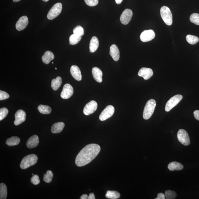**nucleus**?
I'll return each mask as SVG.
<instances>
[{"instance_id":"22","label":"nucleus","mask_w":199,"mask_h":199,"mask_svg":"<svg viewBox=\"0 0 199 199\" xmlns=\"http://www.w3.org/2000/svg\"><path fill=\"white\" fill-rule=\"evenodd\" d=\"M54 59V54L50 51H47L42 56V59L44 64H48Z\"/></svg>"},{"instance_id":"21","label":"nucleus","mask_w":199,"mask_h":199,"mask_svg":"<svg viewBox=\"0 0 199 199\" xmlns=\"http://www.w3.org/2000/svg\"><path fill=\"white\" fill-rule=\"evenodd\" d=\"M65 126V124L63 122H57L54 124L51 127V132L53 134L59 133L62 131Z\"/></svg>"},{"instance_id":"35","label":"nucleus","mask_w":199,"mask_h":199,"mask_svg":"<svg viewBox=\"0 0 199 199\" xmlns=\"http://www.w3.org/2000/svg\"><path fill=\"white\" fill-rule=\"evenodd\" d=\"M8 110L5 107L0 109V121L2 120L7 116L8 113Z\"/></svg>"},{"instance_id":"26","label":"nucleus","mask_w":199,"mask_h":199,"mask_svg":"<svg viewBox=\"0 0 199 199\" xmlns=\"http://www.w3.org/2000/svg\"><path fill=\"white\" fill-rule=\"evenodd\" d=\"M7 194V188L6 184L1 183L0 184V199H6Z\"/></svg>"},{"instance_id":"16","label":"nucleus","mask_w":199,"mask_h":199,"mask_svg":"<svg viewBox=\"0 0 199 199\" xmlns=\"http://www.w3.org/2000/svg\"><path fill=\"white\" fill-rule=\"evenodd\" d=\"M71 75L75 80L80 81L82 79L81 72L79 68L76 65L72 66L70 69Z\"/></svg>"},{"instance_id":"43","label":"nucleus","mask_w":199,"mask_h":199,"mask_svg":"<svg viewBox=\"0 0 199 199\" xmlns=\"http://www.w3.org/2000/svg\"><path fill=\"white\" fill-rule=\"evenodd\" d=\"M115 1L116 3H117V4H120L121 3L123 0H115Z\"/></svg>"},{"instance_id":"3","label":"nucleus","mask_w":199,"mask_h":199,"mask_svg":"<svg viewBox=\"0 0 199 199\" xmlns=\"http://www.w3.org/2000/svg\"><path fill=\"white\" fill-rule=\"evenodd\" d=\"M156 106V102L154 99L149 100L147 102L143 114L144 119L148 120L151 117Z\"/></svg>"},{"instance_id":"46","label":"nucleus","mask_w":199,"mask_h":199,"mask_svg":"<svg viewBox=\"0 0 199 199\" xmlns=\"http://www.w3.org/2000/svg\"><path fill=\"white\" fill-rule=\"evenodd\" d=\"M55 69H57V68H55Z\"/></svg>"},{"instance_id":"42","label":"nucleus","mask_w":199,"mask_h":199,"mask_svg":"<svg viewBox=\"0 0 199 199\" xmlns=\"http://www.w3.org/2000/svg\"><path fill=\"white\" fill-rule=\"evenodd\" d=\"M88 195L86 194H83L80 197V199H88Z\"/></svg>"},{"instance_id":"45","label":"nucleus","mask_w":199,"mask_h":199,"mask_svg":"<svg viewBox=\"0 0 199 199\" xmlns=\"http://www.w3.org/2000/svg\"><path fill=\"white\" fill-rule=\"evenodd\" d=\"M42 1H43L44 2H48L49 1V0H42Z\"/></svg>"},{"instance_id":"4","label":"nucleus","mask_w":199,"mask_h":199,"mask_svg":"<svg viewBox=\"0 0 199 199\" xmlns=\"http://www.w3.org/2000/svg\"><path fill=\"white\" fill-rule=\"evenodd\" d=\"M160 15L165 23L167 25L170 26L173 23V17L171 12L169 8L163 6L161 8Z\"/></svg>"},{"instance_id":"2","label":"nucleus","mask_w":199,"mask_h":199,"mask_svg":"<svg viewBox=\"0 0 199 199\" xmlns=\"http://www.w3.org/2000/svg\"><path fill=\"white\" fill-rule=\"evenodd\" d=\"M37 160L38 157L36 155L33 154L28 155L22 160L20 167L22 169H25L36 164Z\"/></svg>"},{"instance_id":"32","label":"nucleus","mask_w":199,"mask_h":199,"mask_svg":"<svg viewBox=\"0 0 199 199\" xmlns=\"http://www.w3.org/2000/svg\"><path fill=\"white\" fill-rule=\"evenodd\" d=\"M165 196L167 199H175L177 197V194L174 191L168 190L165 192Z\"/></svg>"},{"instance_id":"24","label":"nucleus","mask_w":199,"mask_h":199,"mask_svg":"<svg viewBox=\"0 0 199 199\" xmlns=\"http://www.w3.org/2000/svg\"><path fill=\"white\" fill-rule=\"evenodd\" d=\"M62 83V78L59 76H58L56 79H54L52 80L51 87L54 90L56 91L61 86Z\"/></svg>"},{"instance_id":"20","label":"nucleus","mask_w":199,"mask_h":199,"mask_svg":"<svg viewBox=\"0 0 199 199\" xmlns=\"http://www.w3.org/2000/svg\"><path fill=\"white\" fill-rule=\"evenodd\" d=\"M99 46V41L97 38L96 37H92L90 40L89 49L91 53H93L97 50Z\"/></svg>"},{"instance_id":"34","label":"nucleus","mask_w":199,"mask_h":199,"mask_svg":"<svg viewBox=\"0 0 199 199\" xmlns=\"http://www.w3.org/2000/svg\"><path fill=\"white\" fill-rule=\"evenodd\" d=\"M73 34L76 35L82 36L84 34V29L82 27L80 26H78L74 28L73 31Z\"/></svg>"},{"instance_id":"15","label":"nucleus","mask_w":199,"mask_h":199,"mask_svg":"<svg viewBox=\"0 0 199 199\" xmlns=\"http://www.w3.org/2000/svg\"><path fill=\"white\" fill-rule=\"evenodd\" d=\"M154 73L152 70L149 68H143L140 69L138 72V75L142 77L145 80H147L153 75Z\"/></svg>"},{"instance_id":"36","label":"nucleus","mask_w":199,"mask_h":199,"mask_svg":"<svg viewBox=\"0 0 199 199\" xmlns=\"http://www.w3.org/2000/svg\"><path fill=\"white\" fill-rule=\"evenodd\" d=\"M31 182L32 184L35 185H37L39 184L40 182L39 176L37 175H33V177L31 178Z\"/></svg>"},{"instance_id":"10","label":"nucleus","mask_w":199,"mask_h":199,"mask_svg":"<svg viewBox=\"0 0 199 199\" xmlns=\"http://www.w3.org/2000/svg\"><path fill=\"white\" fill-rule=\"evenodd\" d=\"M73 89L72 86L69 84L64 85L61 94V97L63 99H68L73 95Z\"/></svg>"},{"instance_id":"28","label":"nucleus","mask_w":199,"mask_h":199,"mask_svg":"<svg viewBox=\"0 0 199 199\" xmlns=\"http://www.w3.org/2000/svg\"><path fill=\"white\" fill-rule=\"evenodd\" d=\"M38 110L40 113L43 114H49L51 113L52 109L50 106L40 105L38 107Z\"/></svg>"},{"instance_id":"13","label":"nucleus","mask_w":199,"mask_h":199,"mask_svg":"<svg viewBox=\"0 0 199 199\" xmlns=\"http://www.w3.org/2000/svg\"><path fill=\"white\" fill-rule=\"evenodd\" d=\"M29 23V20L26 16H23L18 20L16 25V29L21 31L25 29Z\"/></svg>"},{"instance_id":"38","label":"nucleus","mask_w":199,"mask_h":199,"mask_svg":"<svg viewBox=\"0 0 199 199\" xmlns=\"http://www.w3.org/2000/svg\"><path fill=\"white\" fill-rule=\"evenodd\" d=\"M9 97V95L7 92L2 91H0V100H4L7 99Z\"/></svg>"},{"instance_id":"14","label":"nucleus","mask_w":199,"mask_h":199,"mask_svg":"<svg viewBox=\"0 0 199 199\" xmlns=\"http://www.w3.org/2000/svg\"><path fill=\"white\" fill-rule=\"evenodd\" d=\"M15 120L14 121V124L16 126L19 125L25 121L26 112L23 110H18L15 114Z\"/></svg>"},{"instance_id":"33","label":"nucleus","mask_w":199,"mask_h":199,"mask_svg":"<svg viewBox=\"0 0 199 199\" xmlns=\"http://www.w3.org/2000/svg\"><path fill=\"white\" fill-rule=\"evenodd\" d=\"M190 21L192 23L197 25H199V14L194 13L190 17Z\"/></svg>"},{"instance_id":"11","label":"nucleus","mask_w":199,"mask_h":199,"mask_svg":"<svg viewBox=\"0 0 199 199\" xmlns=\"http://www.w3.org/2000/svg\"><path fill=\"white\" fill-rule=\"evenodd\" d=\"M133 15L132 11L130 9L125 10L120 17V21L124 25H127L132 19Z\"/></svg>"},{"instance_id":"18","label":"nucleus","mask_w":199,"mask_h":199,"mask_svg":"<svg viewBox=\"0 0 199 199\" xmlns=\"http://www.w3.org/2000/svg\"><path fill=\"white\" fill-rule=\"evenodd\" d=\"M39 142V137L37 135L31 136L27 140L26 145L28 148H33L37 147Z\"/></svg>"},{"instance_id":"25","label":"nucleus","mask_w":199,"mask_h":199,"mask_svg":"<svg viewBox=\"0 0 199 199\" xmlns=\"http://www.w3.org/2000/svg\"><path fill=\"white\" fill-rule=\"evenodd\" d=\"M21 141L20 139L17 136H12L11 138L7 139L6 144L9 146H13L18 145Z\"/></svg>"},{"instance_id":"9","label":"nucleus","mask_w":199,"mask_h":199,"mask_svg":"<svg viewBox=\"0 0 199 199\" xmlns=\"http://www.w3.org/2000/svg\"><path fill=\"white\" fill-rule=\"evenodd\" d=\"M97 102L92 100L86 104L84 108L83 113L86 116H88L94 113L97 110Z\"/></svg>"},{"instance_id":"5","label":"nucleus","mask_w":199,"mask_h":199,"mask_svg":"<svg viewBox=\"0 0 199 199\" xmlns=\"http://www.w3.org/2000/svg\"><path fill=\"white\" fill-rule=\"evenodd\" d=\"M62 6V4L58 3L54 5L49 11L47 15V18L50 20H53L61 12Z\"/></svg>"},{"instance_id":"8","label":"nucleus","mask_w":199,"mask_h":199,"mask_svg":"<svg viewBox=\"0 0 199 199\" xmlns=\"http://www.w3.org/2000/svg\"><path fill=\"white\" fill-rule=\"evenodd\" d=\"M177 136L178 141L183 145L187 146L190 145V140L189 136L186 130L183 129L179 130Z\"/></svg>"},{"instance_id":"23","label":"nucleus","mask_w":199,"mask_h":199,"mask_svg":"<svg viewBox=\"0 0 199 199\" xmlns=\"http://www.w3.org/2000/svg\"><path fill=\"white\" fill-rule=\"evenodd\" d=\"M183 168V166L181 163L176 162H171L168 166V169L171 171L182 170Z\"/></svg>"},{"instance_id":"44","label":"nucleus","mask_w":199,"mask_h":199,"mask_svg":"<svg viewBox=\"0 0 199 199\" xmlns=\"http://www.w3.org/2000/svg\"><path fill=\"white\" fill-rule=\"evenodd\" d=\"M21 1V0H13V1L15 2H19Z\"/></svg>"},{"instance_id":"27","label":"nucleus","mask_w":199,"mask_h":199,"mask_svg":"<svg viewBox=\"0 0 199 199\" xmlns=\"http://www.w3.org/2000/svg\"><path fill=\"white\" fill-rule=\"evenodd\" d=\"M107 198L111 199H117L120 197V194L115 191H108L105 195Z\"/></svg>"},{"instance_id":"37","label":"nucleus","mask_w":199,"mask_h":199,"mask_svg":"<svg viewBox=\"0 0 199 199\" xmlns=\"http://www.w3.org/2000/svg\"><path fill=\"white\" fill-rule=\"evenodd\" d=\"M86 4L90 7H94L97 5L98 3V0H84Z\"/></svg>"},{"instance_id":"6","label":"nucleus","mask_w":199,"mask_h":199,"mask_svg":"<svg viewBox=\"0 0 199 199\" xmlns=\"http://www.w3.org/2000/svg\"><path fill=\"white\" fill-rule=\"evenodd\" d=\"M182 98V96L180 94H178V95L173 96L166 104V112L169 111L181 101Z\"/></svg>"},{"instance_id":"17","label":"nucleus","mask_w":199,"mask_h":199,"mask_svg":"<svg viewBox=\"0 0 199 199\" xmlns=\"http://www.w3.org/2000/svg\"><path fill=\"white\" fill-rule=\"evenodd\" d=\"M110 54L114 61H117L120 57V53L119 49L117 46L113 44L110 47Z\"/></svg>"},{"instance_id":"12","label":"nucleus","mask_w":199,"mask_h":199,"mask_svg":"<svg viewBox=\"0 0 199 199\" xmlns=\"http://www.w3.org/2000/svg\"><path fill=\"white\" fill-rule=\"evenodd\" d=\"M155 37V34L152 30H146L142 32L140 36V39L143 42L151 41Z\"/></svg>"},{"instance_id":"29","label":"nucleus","mask_w":199,"mask_h":199,"mask_svg":"<svg viewBox=\"0 0 199 199\" xmlns=\"http://www.w3.org/2000/svg\"><path fill=\"white\" fill-rule=\"evenodd\" d=\"M82 39L81 36L73 34L69 37V43L72 45H75L77 44Z\"/></svg>"},{"instance_id":"1","label":"nucleus","mask_w":199,"mask_h":199,"mask_svg":"<svg viewBox=\"0 0 199 199\" xmlns=\"http://www.w3.org/2000/svg\"><path fill=\"white\" fill-rule=\"evenodd\" d=\"M101 148L98 144H90L86 145L78 154L75 159V164L82 167L90 163L99 153Z\"/></svg>"},{"instance_id":"40","label":"nucleus","mask_w":199,"mask_h":199,"mask_svg":"<svg viewBox=\"0 0 199 199\" xmlns=\"http://www.w3.org/2000/svg\"><path fill=\"white\" fill-rule=\"evenodd\" d=\"M194 115L196 119L199 121V110H196L194 112Z\"/></svg>"},{"instance_id":"19","label":"nucleus","mask_w":199,"mask_h":199,"mask_svg":"<svg viewBox=\"0 0 199 199\" xmlns=\"http://www.w3.org/2000/svg\"><path fill=\"white\" fill-rule=\"evenodd\" d=\"M92 73L96 81L98 83H101L102 81V72L101 69L97 67H94L92 69Z\"/></svg>"},{"instance_id":"41","label":"nucleus","mask_w":199,"mask_h":199,"mask_svg":"<svg viewBox=\"0 0 199 199\" xmlns=\"http://www.w3.org/2000/svg\"><path fill=\"white\" fill-rule=\"evenodd\" d=\"M88 199H96L95 196H94L93 193H91L90 194L89 196H88Z\"/></svg>"},{"instance_id":"30","label":"nucleus","mask_w":199,"mask_h":199,"mask_svg":"<svg viewBox=\"0 0 199 199\" xmlns=\"http://www.w3.org/2000/svg\"><path fill=\"white\" fill-rule=\"evenodd\" d=\"M186 39L188 43L192 45H194L198 43L199 41L198 37L192 35H188L186 36Z\"/></svg>"},{"instance_id":"7","label":"nucleus","mask_w":199,"mask_h":199,"mask_svg":"<svg viewBox=\"0 0 199 199\" xmlns=\"http://www.w3.org/2000/svg\"><path fill=\"white\" fill-rule=\"evenodd\" d=\"M115 108L111 105H108L106 107L99 116V119L101 121H104L108 119L113 115Z\"/></svg>"},{"instance_id":"39","label":"nucleus","mask_w":199,"mask_h":199,"mask_svg":"<svg viewBox=\"0 0 199 199\" xmlns=\"http://www.w3.org/2000/svg\"><path fill=\"white\" fill-rule=\"evenodd\" d=\"M155 199H166L165 195L163 193H160L158 194L157 197L155 198Z\"/></svg>"},{"instance_id":"31","label":"nucleus","mask_w":199,"mask_h":199,"mask_svg":"<svg viewBox=\"0 0 199 199\" xmlns=\"http://www.w3.org/2000/svg\"><path fill=\"white\" fill-rule=\"evenodd\" d=\"M53 176V173L50 170H48L46 173L44 174L43 180L47 183H50L52 181Z\"/></svg>"}]
</instances>
